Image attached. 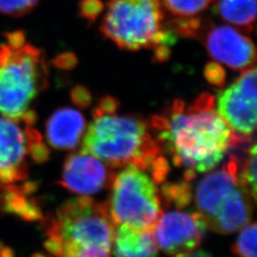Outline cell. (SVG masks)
<instances>
[{
	"label": "cell",
	"instance_id": "6da1fadb",
	"mask_svg": "<svg viewBox=\"0 0 257 257\" xmlns=\"http://www.w3.org/2000/svg\"><path fill=\"white\" fill-rule=\"evenodd\" d=\"M214 98L203 92L188 107L176 99L171 107L170 119L154 116L152 124L160 131L157 138L173 157L176 167L195 173L215 168L233 146L236 136L214 109Z\"/></svg>",
	"mask_w": 257,
	"mask_h": 257
},
{
	"label": "cell",
	"instance_id": "7a4b0ae2",
	"mask_svg": "<svg viewBox=\"0 0 257 257\" xmlns=\"http://www.w3.org/2000/svg\"><path fill=\"white\" fill-rule=\"evenodd\" d=\"M41 220L47 236L60 241L61 257H110L115 225L108 203L76 197Z\"/></svg>",
	"mask_w": 257,
	"mask_h": 257
},
{
	"label": "cell",
	"instance_id": "3957f363",
	"mask_svg": "<svg viewBox=\"0 0 257 257\" xmlns=\"http://www.w3.org/2000/svg\"><path fill=\"white\" fill-rule=\"evenodd\" d=\"M83 139L82 150L113 168L128 164L148 170L161 147L148 133L146 122L138 116L99 114L93 116Z\"/></svg>",
	"mask_w": 257,
	"mask_h": 257
},
{
	"label": "cell",
	"instance_id": "277c9868",
	"mask_svg": "<svg viewBox=\"0 0 257 257\" xmlns=\"http://www.w3.org/2000/svg\"><path fill=\"white\" fill-rule=\"evenodd\" d=\"M47 85L43 53L26 43L22 32L7 34L6 41L0 45V113L19 122Z\"/></svg>",
	"mask_w": 257,
	"mask_h": 257
},
{
	"label": "cell",
	"instance_id": "5b68a950",
	"mask_svg": "<svg viewBox=\"0 0 257 257\" xmlns=\"http://www.w3.org/2000/svg\"><path fill=\"white\" fill-rule=\"evenodd\" d=\"M238 159L230 156L220 170L206 175L197 185L195 204L208 229L227 234L241 230L252 216L255 202L240 175Z\"/></svg>",
	"mask_w": 257,
	"mask_h": 257
},
{
	"label": "cell",
	"instance_id": "8992f818",
	"mask_svg": "<svg viewBox=\"0 0 257 257\" xmlns=\"http://www.w3.org/2000/svg\"><path fill=\"white\" fill-rule=\"evenodd\" d=\"M163 21L160 0H110L100 31L122 50L170 48L175 44L176 34L163 29Z\"/></svg>",
	"mask_w": 257,
	"mask_h": 257
},
{
	"label": "cell",
	"instance_id": "52a82bcc",
	"mask_svg": "<svg viewBox=\"0 0 257 257\" xmlns=\"http://www.w3.org/2000/svg\"><path fill=\"white\" fill-rule=\"evenodd\" d=\"M114 225L154 230L162 214L161 198L156 184L143 170L128 164L111 182L108 204Z\"/></svg>",
	"mask_w": 257,
	"mask_h": 257
},
{
	"label": "cell",
	"instance_id": "ba28073f",
	"mask_svg": "<svg viewBox=\"0 0 257 257\" xmlns=\"http://www.w3.org/2000/svg\"><path fill=\"white\" fill-rule=\"evenodd\" d=\"M256 68L246 70L217 94V112L235 136L249 139L256 128Z\"/></svg>",
	"mask_w": 257,
	"mask_h": 257
},
{
	"label": "cell",
	"instance_id": "9c48e42d",
	"mask_svg": "<svg viewBox=\"0 0 257 257\" xmlns=\"http://www.w3.org/2000/svg\"><path fill=\"white\" fill-rule=\"evenodd\" d=\"M207 229L197 211L190 213L181 211L161 214L154 228L157 246L170 256L193 251L200 245Z\"/></svg>",
	"mask_w": 257,
	"mask_h": 257
},
{
	"label": "cell",
	"instance_id": "30bf717a",
	"mask_svg": "<svg viewBox=\"0 0 257 257\" xmlns=\"http://www.w3.org/2000/svg\"><path fill=\"white\" fill-rule=\"evenodd\" d=\"M197 38L202 40L217 63L236 71H246L254 66L256 52L252 41L234 28L204 22Z\"/></svg>",
	"mask_w": 257,
	"mask_h": 257
},
{
	"label": "cell",
	"instance_id": "8fae6325",
	"mask_svg": "<svg viewBox=\"0 0 257 257\" xmlns=\"http://www.w3.org/2000/svg\"><path fill=\"white\" fill-rule=\"evenodd\" d=\"M113 177L98 158L81 150L67 157L59 183L73 193L88 196L111 185Z\"/></svg>",
	"mask_w": 257,
	"mask_h": 257
},
{
	"label": "cell",
	"instance_id": "7c38bea8",
	"mask_svg": "<svg viewBox=\"0 0 257 257\" xmlns=\"http://www.w3.org/2000/svg\"><path fill=\"white\" fill-rule=\"evenodd\" d=\"M27 141L18 122L0 115V184L11 185L25 180Z\"/></svg>",
	"mask_w": 257,
	"mask_h": 257
},
{
	"label": "cell",
	"instance_id": "4fadbf2b",
	"mask_svg": "<svg viewBox=\"0 0 257 257\" xmlns=\"http://www.w3.org/2000/svg\"><path fill=\"white\" fill-rule=\"evenodd\" d=\"M85 131V119L78 110L62 108L47 121L46 138L56 150H74L78 146Z\"/></svg>",
	"mask_w": 257,
	"mask_h": 257
},
{
	"label": "cell",
	"instance_id": "5bb4252c",
	"mask_svg": "<svg viewBox=\"0 0 257 257\" xmlns=\"http://www.w3.org/2000/svg\"><path fill=\"white\" fill-rule=\"evenodd\" d=\"M111 250L113 257H156L158 248L155 232L115 225Z\"/></svg>",
	"mask_w": 257,
	"mask_h": 257
},
{
	"label": "cell",
	"instance_id": "9a60e30c",
	"mask_svg": "<svg viewBox=\"0 0 257 257\" xmlns=\"http://www.w3.org/2000/svg\"><path fill=\"white\" fill-rule=\"evenodd\" d=\"M0 202L2 210L12 213L25 221L41 220L43 218L42 211L35 198H28L15 185H3L1 187Z\"/></svg>",
	"mask_w": 257,
	"mask_h": 257
},
{
	"label": "cell",
	"instance_id": "2e32d148",
	"mask_svg": "<svg viewBox=\"0 0 257 257\" xmlns=\"http://www.w3.org/2000/svg\"><path fill=\"white\" fill-rule=\"evenodd\" d=\"M215 9L221 19L241 31L246 33L253 31L256 0H217Z\"/></svg>",
	"mask_w": 257,
	"mask_h": 257
},
{
	"label": "cell",
	"instance_id": "e0dca14e",
	"mask_svg": "<svg viewBox=\"0 0 257 257\" xmlns=\"http://www.w3.org/2000/svg\"><path fill=\"white\" fill-rule=\"evenodd\" d=\"M161 4L177 19L195 18L211 6L214 0H160Z\"/></svg>",
	"mask_w": 257,
	"mask_h": 257
},
{
	"label": "cell",
	"instance_id": "ac0fdd59",
	"mask_svg": "<svg viewBox=\"0 0 257 257\" xmlns=\"http://www.w3.org/2000/svg\"><path fill=\"white\" fill-rule=\"evenodd\" d=\"M235 240L232 251L238 257H256V224L246 225Z\"/></svg>",
	"mask_w": 257,
	"mask_h": 257
},
{
	"label": "cell",
	"instance_id": "d6986e66",
	"mask_svg": "<svg viewBox=\"0 0 257 257\" xmlns=\"http://www.w3.org/2000/svg\"><path fill=\"white\" fill-rule=\"evenodd\" d=\"M161 190L166 202L174 204L176 208H184L192 200L193 193L189 182L166 183Z\"/></svg>",
	"mask_w": 257,
	"mask_h": 257
},
{
	"label": "cell",
	"instance_id": "ffe728a7",
	"mask_svg": "<svg viewBox=\"0 0 257 257\" xmlns=\"http://www.w3.org/2000/svg\"><path fill=\"white\" fill-rule=\"evenodd\" d=\"M240 177L243 183L251 194L254 201H256V145L252 144L251 148L248 150V156L239 172Z\"/></svg>",
	"mask_w": 257,
	"mask_h": 257
},
{
	"label": "cell",
	"instance_id": "44dd1931",
	"mask_svg": "<svg viewBox=\"0 0 257 257\" xmlns=\"http://www.w3.org/2000/svg\"><path fill=\"white\" fill-rule=\"evenodd\" d=\"M39 0H0V12L6 16L19 18L27 15Z\"/></svg>",
	"mask_w": 257,
	"mask_h": 257
},
{
	"label": "cell",
	"instance_id": "7402d4cb",
	"mask_svg": "<svg viewBox=\"0 0 257 257\" xmlns=\"http://www.w3.org/2000/svg\"><path fill=\"white\" fill-rule=\"evenodd\" d=\"M104 10L101 0H82L79 3V14L83 19L93 22Z\"/></svg>",
	"mask_w": 257,
	"mask_h": 257
},
{
	"label": "cell",
	"instance_id": "603a6c76",
	"mask_svg": "<svg viewBox=\"0 0 257 257\" xmlns=\"http://www.w3.org/2000/svg\"><path fill=\"white\" fill-rule=\"evenodd\" d=\"M204 76L211 85L221 87L226 81V72L217 62H209L204 68Z\"/></svg>",
	"mask_w": 257,
	"mask_h": 257
},
{
	"label": "cell",
	"instance_id": "cb8c5ba5",
	"mask_svg": "<svg viewBox=\"0 0 257 257\" xmlns=\"http://www.w3.org/2000/svg\"><path fill=\"white\" fill-rule=\"evenodd\" d=\"M71 98L74 104L80 108H87L92 102L90 91L82 85H77L71 92Z\"/></svg>",
	"mask_w": 257,
	"mask_h": 257
},
{
	"label": "cell",
	"instance_id": "d4e9b609",
	"mask_svg": "<svg viewBox=\"0 0 257 257\" xmlns=\"http://www.w3.org/2000/svg\"><path fill=\"white\" fill-rule=\"evenodd\" d=\"M169 170H170V167L168 165V162L165 159L162 157H157L151 166L154 182L163 183L165 181Z\"/></svg>",
	"mask_w": 257,
	"mask_h": 257
},
{
	"label": "cell",
	"instance_id": "484cf974",
	"mask_svg": "<svg viewBox=\"0 0 257 257\" xmlns=\"http://www.w3.org/2000/svg\"><path fill=\"white\" fill-rule=\"evenodd\" d=\"M118 106L119 102L117 101V99L111 96H106L102 98L95 109L92 110V116L99 114H112L118 109Z\"/></svg>",
	"mask_w": 257,
	"mask_h": 257
},
{
	"label": "cell",
	"instance_id": "4316f807",
	"mask_svg": "<svg viewBox=\"0 0 257 257\" xmlns=\"http://www.w3.org/2000/svg\"><path fill=\"white\" fill-rule=\"evenodd\" d=\"M27 152L37 163H44L50 157V150L42 142L28 145Z\"/></svg>",
	"mask_w": 257,
	"mask_h": 257
},
{
	"label": "cell",
	"instance_id": "83f0119b",
	"mask_svg": "<svg viewBox=\"0 0 257 257\" xmlns=\"http://www.w3.org/2000/svg\"><path fill=\"white\" fill-rule=\"evenodd\" d=\"M76 57L74 54L68 53V54H63V55H58L54 61L55 66L58 67L59 69H64V70H70L73 69L74 66L76 65Z\"/></svg>",
	"mask_w": 257,
	"mask_h": 257
},
{
	"label": "cell",
	"instance_id": "f1b7e54d",
	"mask_svg": "<svg viewBox=\"0 0 257 257\" xmlns=\"http://www.w3.org/2000/svg\"><path fill=\"white\" fill-rule=\"evenodd\" d=\"M154 50H155V60L158 62L166 61L171 55V51L169 47L157 46Z\"/></svg>",
	"mask_w": 257,
	"mask_h": 257
},
{
	"label": "cell",
	"instance_id": "f546056e",
	"mask_svg": "<svg viewBox=\"0 0 257 257\" xmlns=\"http://www.w3.org/2000/svg\"><path fill=\"white\" fill-rule=\"evenodd\" d=\"M37 119V113L36 111L33 110H27L20 117V120H22L24 123H26L28 126H31L36 123Z\"/></svg>",
	"mask_w": 257,
	"mask_h": 257
},
{
	"label": "cell",
	"instance_id": "4dcf8cb0",
	"mask_svg": "<svg viewBox=\"0 0 257 257\" xmlns=\"http://www.w3.org/2000/svg\"><path fill=\"white\" fill-rule=\"evenodd\" d=\"M20 191L22 193H24L25 195H30L32 193L37 192V182H34V181H29V182H25V183L22 184L19 186Z\"/></svg>",
	"mask_w": 257,
	"mask_h": 257
},
{
	"label": "cell",
	"instance_id": "1f68e13d",
	"mask_svg": "<svg viewBox=\"0 0 257 257\" xmlns=\"http://www.w3.org/2000/svg\"><path fill=\"white\" fill-rule=\"evenodd\" d=\"M0 257H16L14 249L6 246L1 241H0Z\"/></svg>",
	"mask_w": 257,
	"mask_h": 257
},
{
	"label": "cell",
	"instance_id": "d6a6232c",
	"mask_svg": "<svg viewBox=\"0 0 257 257\" xmlns=\"http://www.w3.org/2000/svg\"><path fill=\"white\" fill-rule=\"evenodd\" d=\"M175 257H213L211 253L204 251V250H197V251H192L190 253L183 254V255H178Z\"/></svg>",
	"mask_w": 257,
	"mask_h": 257
},
{
	"label": "cell",
	"instance_id": "836d02e7",
	"mask_svg": "<svg viewBox=\"0 0 257 257\" xmlns=\"http://www.w3.org/2000/svg\"><path fill=\"white\" fill-rule=\"evenodd\" d=\"M32 257H46L44 254H42V253H39V252H37V253H34Z\"/></svg>",
	"mask_w": 257,
	"mask_h": 257
}]
</instances>
